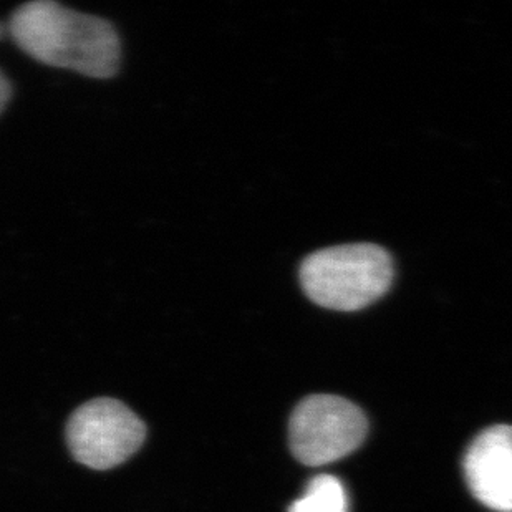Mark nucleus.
<instances>
[{
    "mask_svg": "<svg viewBox=\"0 0 512 512\" xmlns=\"http://www.w3.org/2000/svg\"><path fill=\"white\" fill-rule=\"evenodd\" d=\"M474 498L496 512H512V426L484 430L469 445L463 461Z\"/></svg>",
    "mask_w": 512,
    "mask_h": 512,
    "instance_id": "5",
    "label": "nucleus"
},
{
    "mask_svg": "<svg viewBox=\"0 0 512 512\" xmlns=\"http://www.w3.org/2000/svg\"><path fill=\"white\" fill-rule=\"evenodd\" d=\"M289 512H348L347 491L335 476L310 479L304 494L290 504Z\"/></svg>",
    "mask_w": 512,
    "mask_h": 512,
    "instance_id": "6",
    "label": "nucleus"
},
{
    "mask_svg": "<svg viewBox=\"0 0 512 512\" xmlns=\"http://www.w3.org/2000/svg\"><path fill=\"white\" fill-rule=\"evenodd\" d=\"M5 27L0 24V40L4 39ZM10 98H12V85H10L9 78L5 77L2 70H0V115L4 113L5 108L9 105Z\"/></svg>",
    "mask_w": 512,
    "mask_h": 512,
    "instance_id": "7",
    "label": "nucleus"
},
{
    "mask_svg": "<svg viewBox=\"0 0 512 512\" xmlns=\"http://www.w3.org/2000/svg\"><path fill=\"white\" fill-rule=\"evenodd\" d=\"M393 277L392 256L370 242L320 249L300 266V284L307 297L339 312L362 310L382 299Z\"/></svg>",
    "mask_w": 512,
    "mask_h": 512,
    "instance_id": "2",
    "label": "nucleus"
},
{
    "mask_svg": "<svg viewBox=\"0 0 512 512\" xmlns=\"http://www.w3.org/2000/svg\"><path fill=\"white\" fill-rule=\"evenodd\" d=\"M290 448L307 466L345 458L367 436V418L352 401L335 395H314L300 401L289 426Z\"/></svg>",
    "mask_w": 512,
    "mask_h": 512,
    "instance_id": "4",
    "label": "nucleus"
},
{
    "mask_svg": "<svg viewBox=\"0 0 512 512\" xmlns=\"http://www.w3.org/2000/svg\"><path fill=\"white\" fill-rule=\"evenodd\" d=\"M9 34L24 54L49 67L83 77H115L121 44L108 20L68 9L54 0H34L10 15Z\"/></svg>",
    "mask_w": 512,
    "mask_h": 512,
    "instance_id": "1",
    "label": "nucleus"
},
{
    "mask_svg": "<svg viewBox=\"0 0 512 512\" xmlns=\"http://www.w3.org/2000/svg\"><path fill=\"white\" fill-rule=\"evenodd\" d=\"M65 436L78 463L108 471L140 450L146 440V425L123 401L95 398L73 411Z\"/></svg>",
    "mask_w": 512,
    "mask_h": 512,
    "instance_id": "3",
    "label": "nucleus"
}]
</instances>
